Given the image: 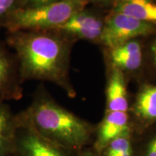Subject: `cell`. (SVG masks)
I'll return each instance as SVG.
<instances>
[{
	"instance_id": "obj_8",
	"label": "cell",
	"mask_w": 156,
	"mask_h": 156,
	"mask_svg": "<svg viewBox=\"0 0 156 156\" xmlns=\"http://www.w3.org/2000/svg\"><path fill=\"white\" fill-rule=\"evenodd\" d=\"M111 61L113 67L124 72H133L141 67L142 48L136 39L131 40L111 49Z\"/></svg>"
},
{
	"instance_id": "obj_1",
	"label": "cell",
	"mask_w": 156,
	"mask_h": 156,
	"mask_svg": "<svg viewBox=\"0 0 156 156\" xmlns=\"http://www.w3.org/2000/svg\"><path fill=\"white\" fill-rule=\"evenodd\" d=\"M74 41L56 30L7 32L5 39L17 57L23 84L28 80L49 82L69 97L76 94L69 76Z\"/></svg>"
},
{
	"instance_id": "obj_13",
	"label": "cell",
	"mask_w": 156,
	"mask_h": 156,
	"mask_svg": "<svg viewBox=\"0 0 156 156\" xmlns=\"http://www.w3.org/2000/svg\"><path fill=\"white\" fill-rule=\"evenodd\" d=\"M153 3V0H116L112 11L153 23L151 11Z\"/></svg>"
},
{
	"instance_id": "obj_11",
	"label": "cell",
	"mask_w": 156,
	"mask_h": 156,
	"mask_svg": "<svg viewBox=\"0 0 156 156\" xmlns=\"http://www.w3.org/2000/svg\"><path fill=\"white\" fill-rule=\"evenodd\" d=\"M107 112H127L129 104L124 73L113 67L106 88Z\"/></svg>"
},
{
	"instance_id": "obj_22",
	"label": "cell",
	"mask_w": 156,
	"mask_h": 156,
	"mask_svg": "<svg viewBox=\"0 0 156 156\" xmlns=\"http://www.w3.org/2000/svg\"><path fill=\"white\" fill-rule=\"evenodd\" d=\"M83 156H95L94 154L91 153H85Z\"/></svg>"
},
{
	"instance_id": "obj_5",
	"label": "cell",
	"mask_w": 156,
	"mask_h": 156,
	"mask_svg": "<svg viewBox=\"0 0 156 156\" xmlns=\"http://www.w3.org/2000/svg\"><path fill=\"white\" fill-rule=\"evenodd\" d=\"M23 95L16 56L5 41L0 39V103L18 101Z\"/></svg>"
},
{
	"instance_id": "obj_3",
	"label": "cell",
	"mask_w": 156,
	"mask_h": 156,
	"mask_svg": "<svg viewBox=\"0 0 156 156\" xmlns=\"http://www.w3.org/2000/svg\"><path fill=\"white\" fill-rule=\"evenodd\" d=\"M89 4V0H61L36 7L19 9L10 15L4 28L7 32L55 30Z\"/></svg>"
},
{
	"instance_id": "obj_14",
	"label": "cell",
	"mask_w": 156,
	"mask_h": 156,
	"mask_svg": "<svg viewBox=\"0 0 156 156\" xmlns=\"http://www.w3.org/2000/svg\"><path fill=\"white\" fill-rule=\"evenodd\" d=\"M23 0H0V28H4L12 14L23 7Z\"/></svg>"
},
{
	"instance_id": "obj_12",
	"label": "cell",
	"mask_w": 156,
	"mask_h": 156,
	"mask_svg": "<svg viewBox=\"0 0 156 156\" xmlns=\"http://www.w3.org/2000/svg\"><path fill=\"white\" fill-rule=\"evenodd\" d=\"M135 116L147 124L156 121V85H145L136 95L133 106Z\"/></svg>"
},
{
	"instance_id": "obj_15",
	"label": "cell",
	"mask_w": 156,
	"mask_h": 156,
	"mask_svg": "<svg viewBox=\"0 0 156 156\" xmlns=\"http://www.w3.org/2000/svg\"><path fill=\"white\" fill-rule=\"evenodd\" d=\"M107 148V156H112L117 154L132 151L131 143L129 140L125 136H122L113 140L108 143Z\"/></svg>"
},
{
	"instance_id": "obj_2",
	"label": "cell",
	"mask_w": 156,
	"mask_h": 156,
	"mask_svg": "<svg viewBox=\"0 0 156 156\" xmlns=\"http://www.w3.org/2000/svg\"><path fill=\"white\" fill-rule=\"evenodd\" d=\"M16 117L18 125L30 126L64 150L80 148L90 139V126L60 106L44 87L37 90L31 104Z\"/></svg>"
},
{
	"instance_id": "obj_6",
	"label": "cell",
	"mask_w": 156,
	"mask_h": 156,
	"mask_svg": "<svg viewBox=\"0 0 156 156\" xmlns=\"http://www.w3.org/2000/svg\"><path fill=\"white\" fill-rule=\"evenodd\" d=\"M104 20L86 7L77 12L64 24L55 29L69 38L83 39L90 41H100Z\"/></svg>"
},
{
	"instance_id": "obj_23",
	"label": "cell",
	"mask_w": 156,
	"mask_h": 156,
	"mask_svg": "<svg viewBox=\"0 0 156 156\" xmlns=\"http://www.w3.org/2000/svg\"><path fill=\"white\" fill-rule=\"evenodd\" d=\"M12 156H17V155L15 154V155H12Z\"/></svg>"
},
{
	"instance_id": "obj_7",
	"label": "cell",
	"mask_w": 156,
	"mask_h": 156,
	"mask_svg": "<svg viewBox=\"0 0 156 156\" xmlns=\"http://www.w3.org/2000/svg\"><path fill=\"white\" fill-rule=\"evenodd\" d=\"M64 151L30 126L18 125L15 153L17 156H67Z\"/></svg>"
},
{
	"instance_id": "obj_20",
	"label": "cell",
	"mask_w": 156,
	"mask_h": 156,
	"mask_svg": "<svg viewBox=\"0 0 156 156\" xmlns=\"http://www.w3.org/2000/svg\"><path fill=\"white\" fill-rule=\"evenodd\" d=\"M151 50H152V53H153V57L154 62H155V64L156 65V41L153 43V46H152Z\"/></svg>"
},
{
	"instance_id": "obj_16",
	"label": "cell",
	"mask_w": 156,
	"mask_h": 156,
	"mask_svg": "<svg viewBox=\"0 0 156 156\" xmlns=\"http://www.w3.org/2000/svg\"><path fill=\"white\" fill-rule=\"evenodd\" d=\"M61 0H23L22 8H31L36 7L56 2Z\"/></svg>"
},
{
	"instance_id": "obj_18",
	"label": "cell",
	"mask_w": 156,
	"mask_h": 156,
	"mask_svg": "<svg viewBox=\"0 0 156 156\" xmlns=\"http://www.w3.org/2000/svg\"><path fill=\"white\" fill-rule=\"evenodd\" d=\"M146 156H156V136L150 142Z\"/></svg>"
},
{
	"instance_id": "obj_9",
	"label": "cell",
	"mask_w": 156,
	"mask_h": 156,
	"mask_svg": "<svg viewBox=\"0 0 156 156\" xmlns=\"http://www.w3.org/2000/svg\"><path fill=\"white\" fill-rule=\"evenodd\" d=\"M17 129L16 114L7 103H0V156L15 155Z\"/></svg>"
},
{
	"instance_id": "obj_19",
	"label": "cell",
	"mask_w": 156,
	"mask_h": 156,
	"mask_svg": "<svg viewBox=\"0 0 156 156\" xmlns=\"http://www.w3.org/2000/svg\"><path fill=\"white\" fill-rule=\"evenodd\" d=\"M151 17H152V22H156V4L153 3L151 6Z\"/></svg>"
},
{
	"instance_id": "obj_10",
	"label": "cell",
	"mask_w": 156,
	"mask_h": 156,
	"mask_svg": "<svg viewBox=\"0 0 156 156\" xmlns=\"http://www.w3.org/2000/svg\"><path fill=\"white\" fill-rule=\"evenodd\" d=\"M129 130L127 112H107L98 130V145L99 147L108 145L113 140L122 136H126Z\"/></svg>"
},
{
	"instance_id": "obj_17",
	"label": "cell",
	"mask_w": 156,
	"mask_h": 156,
	"mask_svg": "<svg viewBox=\"0 0 156 156\" xmlns=\"http://www.w3.org/2000/svg\"><path fill=\"white\" fill-rule=\"evenodd\" d=\"M116 0H89L90 4H93L98 7H113Z\"/></svg>"
},
{
	"instance_id": "obj_4",
	"label": "cell",
	"mask_w": 156,
	"mask_h": 156,
	"mask_svg": "<svg viewBox=\"0 0 156 156\" xmlns=\"http://www.w3.org/2000/svg\"><path fill=\"white\" fill-rule=\"evenodd\" d=\"M154 30L153 23L111 11L104 19L100 42L112 49L131 40L148 36Z\"/></svg>"
},
{
	"instance_id": "obj_21",
	"label": "cell",
	"mask_w": 156,
	"mask_h": 156,
	"mask_svg": "<svg viewBox=\"0 0 156 156\" xmlns=\"http://www.w3.org/2000/svg\"><path fill=\"white\" fill-rule=\"evenodd\" d=\"M112 156H132V151L130 152H126V153L117 154V155H114Z\"/></svg>"
}]
</instances>
